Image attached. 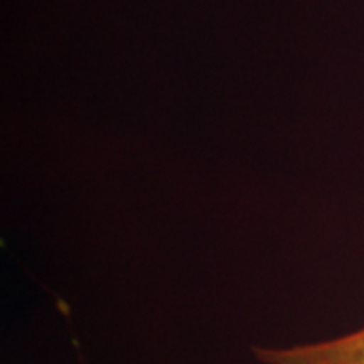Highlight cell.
Listing matches in <instances>:
<instances>
[{
	"mask_svg": "<svg viewBox=\"0 0 364 364\" xmlns=\"http://www.w3.org/2000/svg\"><path fill=\"white\" fill-rule=\"evenodd\" d=\"M263 364H364V329L289 349H255Z\"/></svg>",
	"mask_w": 364,
	"mask_h": 364,
	"instance_id": "cell-1",
	"label": "cell"
}]
</instances>
